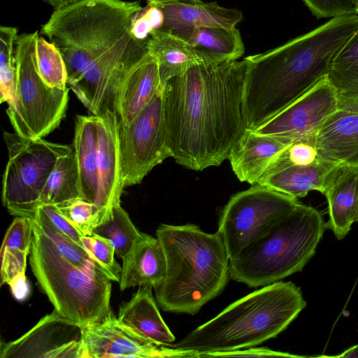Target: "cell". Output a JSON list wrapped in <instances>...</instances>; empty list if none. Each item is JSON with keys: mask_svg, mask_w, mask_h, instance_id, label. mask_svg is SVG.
Returning a JSON list of instances; mask_svg holds the SVG:
<instances>
[{"mask_svg": "<svg viewBox=\"0 0 358 358\" xmlns=\"http://www.w3.org/2000/svg\"><path fill=\"white\" fill-rule=\"evenodd\" d=\"M247 61L197 63L163 86L171 157L194 171L220 166L247 129Z\"/></svg>", "mask_w": 358, "mask_h": 358, "instance_id": "obj_1", "label": "cell"}, {"mask_svg": "<svg viewBox=\"0 0 358 358\" xmlns=\"http://www.w3.org/2000/svg\"><path fill=\"white\" fill-rule=\"evenodd\" d=\"M139 1L81 0L55 9L40 34L60 51L75 94L111 85L149 56L148 40L130 31Z\"/></svg>", "mask_w": 358, "mask_h": 358, "instance_id": "obj_2", "label": "cell"}, {"mask_svg": "<svg viewBox=\"0 0 358 358\" xmlns=\"http://www.w3.org/2000/svg\"><path fill=\"white\" fill-rule=\"evenodd\" d=\"M358 28V14L333 17L315 29L247 61L243 104L247 129L268 122L327 77Z\"/></svg>", "mask_w": 358, "mask_h": 358, "instance_id": "obj_3", "label": "cell"}, {"mask_svg": "<svg viewBox=\"0 0 358 358\" xmlns=\"http://www.w3.org/2000/svg\"><path fill=\"white\" fill-rule=\"evenodd\" d=\"M166 258L162 283L155 289L166 312L196 314L224 289L229 257L220 234L203 231L198 225L161 224L156 231Z\"/></svg>", "mask_w": 358, "mask_h": 358, "instance_id": "obj_4", "label": "cell"}, {"mask_svg": "<svg viewBox=\"0 0 358 358\" xmlns=\"http://www.w3.org/2000/svg\"><path fill=\"white\" fill-rule=\"evenodd\" d=\"M301 288L275 282L233 302L169 347L201 355L257 346L283 331L306 306Z\"/></svg>", "mask_w": 358, "mask_h": 358, "instance_id": "obj_5", "label": "cell"}, {"mask_svg": "<svg viewBox=\"0 0 358 358\" xmlns=\"http://www.w3.org/2000/svg\"><path fill=\"white\" fill-rule=\"evenodd\" d=\"M326 229L322 213L300 202L229 261L230 278L257 287L301 271L315 255Z\"/></svg>", "mask_w": 358, "mask_h": 358, "instance_id": "obj_6", "label": "cell"}, {"mask_svg": "<svg viewBox=\"0 0 358 358\" xmlns=\"http://www.w3.org/2000/svg\"><path fill=\"white\" fill-rule=\"evenodd\" d=\"M29 264L41 290L61 315L85 327L112 314L111 280L87 275L62 257L31 219Z\"/></svg>", "mask_w": 358, "mask_h": 358, "instance_id": "obj_7", "label": "cell"}, {"mask_svg": "<svg viewBox=\"0 0 358 358\" xmlns=\"http://www.w3.org/2000/svg\"><path fill=\"white\" fill-rule=\"evenodd\" d=\"M38 31L19 34L15 41L17 85L15 101L7 114L20 136L43 138L59 125L69 101V88L48 87L40 77L35 61V43Z\"/></svg>", "mask_w": 358, "mask_h": 358, "instance_id": "obj_8", "label": "cell"}, {"mask_svg": "<svg viewBox=\"0 0 358 358\" xmlns=\"http://www.w3.org/2000/svg\"><path fill=\"white\" fill-rule=\"evenodd\" d=\"M8 161L2 178V202L10 214L32 218L40 197L58 159L73 151V145L26 139L4 132Z\"/></svg>", "mask_w": 358, "mask_h": 358, "instance_id": "obj_9", "label": "cell"}, {"mask_svg": "<svg viewBox=\"0 0 358 358\" xmlns=\"http://www.w3.org/2000/svg\"><path fill=\"white\" fill-rule=\"evenodd\" d=\"M299 203L297 198L257 184L233 195L222 209L217 230L229 260L236 259Z\"/></svg>", "mask_w": 358, "mask_h": 358, "instance_id": "obj_10", "label": "cell"}, {"mask_svg": "<svg viewBox=\"0 0 358 358\" xmlns=\"http://www.w3.org/2000/svg\"><path fill=\"white\" fill-rule=\"evenodd\" d=\"M118 127L124 187L140 183L155 166L171 157L162 86L130 124Z\"/></svg>", "mask_w": 358, "mask_h": 358, "instance_id": "obj_11", "label": "cell"}, {"mask_svg": "<svg viewBox=\"0 0 358 358\" xmlns=\"http://www.w3.org/2000/svg\"><path fill=\"white\" fill-rule=\"evenodd\" d=\"M84 326L55 310L19 338L1 343V358H87Z\"/></svg>", "mask_w": 358, "mask_h": 358, "instance_id": "obj_12", "label": "cell"}, {"mask_svg": "<svg viewBox=\"0 0 358 358\" xmlns=\"http://www.w3.org/2000/svg\"><path fill=\"white\" fill-rule=\"evenodd\" d=\"M87 358H201L194 350L157 345L122 323L113 314L84 327Z\"/></svg>", "mask_w": 358, "mask_h": 358, "instance_id": "obj_13", "label": "cell"}, {"mask_svg": "<svg viewBox=\"0 0 358 358\" xmlns=\"http://www.w3.org/2000/svg\"><path fill=\"white\" fill-rule=\"evenodd\" d=\"M338 106L337 92L325 77L253 131L292 140L315 137L324 121L338 109Z\"/></svg>", "mask_w": 358, "mask_h": 358, "instance_id": "obj_14", "label": "cell"}, {"mask_svg": "<svg viewBox=\"0 0 358 358\" xmlns=\"http://www.w3.org/2000/svg\"><path fill=\"white\" fill-rule=\"evenodd\" d=\"M164 13V22L159 30L176 36L202 27H236L243 19L236 8L222 6L216 1L202 0H146Z\"/></svg>", "mask_w": 358, "mask_h": 358, "instance_id": "obj_15", "label": "cell"}, {"mask_svg": "<svg viewBox=\"0 0 358 358\" xmlns=\"http://www.w3.org/2000/svg\"><path fill=\"white\" fill-rule=\"evenodd\" d=\"M97 116L99 190L95 204L108 213L120 203L121 173L118 120L115 111Z\"/></svg>", "mask_w": 358, "mask_h": 358, "instance_id": "obj_16", "label": "cell"}, {"mask_svg": "<svg viewBox=\"0 0 358 358\" xmlns=\"http://www.w3.org/2000/svg\"><path fill=\"white\" fill-rule=\"evenodd\" d=\"M293 141L247 129L231 149L228 159L240 181L256 185L275 157Z\"/></svg>", "mask_w": 358, "mask_h": 358, "instance_id": "obj_17", "label": "cell"}, {"mask_svg": "<svg viewBox=\"0 0 358 358\" xmlns=\"http://www.w3.org/2000/svg\"><path fill=\"white\" fill-rule=\"evenodd\" d=\"M314 142L320 158L358 167V113L338 108L317 130Z\"/></svg>", "mask_w": 358, "mask_h": 358, "instance_id": "obj_18", "label": "cell"}, {"mask_svg": "<svg viewBox=\"0 0 358 358\" xmlns=\"http://www.w3.org/2000/svg\"><path fill=\"white\" fill-rule=\"evenodd\" d=\"M323 194L328 203L326 227L341 240L355 222L358 206V167L338 165L331 173Z\"/></svg>", "mask_w": 358, "mask_h": 358, "instance_id": "obj_19", "label": "cell"}, {"mask_svg": "<svg viewBox=\"0 0 358 358\" xmlns=\"http://www.w3.org/2000/svg\"><path fill=\"white\" fill-rule=\"evenodd\" d=\"M120 289L150 286L155 289L163 282L166 269L165 255L157 238L143 233L122 259Z\"/></svg>", "mask_w": 358, "mask_h": 358, "instance_id": "obj_20", "label": "cell"}, {"mask_svg": "<svg viewBox=\"0 0 358 358\" xmlns=\"http://www.w3.org/2000/svg\"><path fill=\"white\" fill-rule=\"evenodd\" d=\"M152 289L150 286L139 287L131 299L120 306L117 317L152 343L170 346L176 338L160 315Z\"/></svg>", "mask_w": 358, "mask_h": 358, "instance_id": "obj_21", "label": "cell"}, {"mask_svg": "<svg viewBox=\"0 0 358 358\" xmlns=\"http://www.w3.org/2000/svg\"><path fill=\"white\" fill-rule=\"evenodd\" d=\"M161 87L157 62L150 55L129 75L117 93L115 112L119 125L130 124Z\"/></svg>", "mask_w": 358, "mask_h": 358, "instance_id": "obj_22", "label": "cell"}, {"mask_svg": "<svg viewBox=\"0 0 358 358\" xmlns=\"http://www.w3.org/2000/svg\"><path fill=\"white\" fill-rule=\"evenodd\" d=\"M338 165L319 157L309 165L289 166L279 169L262 178L257 185L297 199L306 196L313 190L323 194L331 173Z\"/></svg>", "mask_w": 358, "mask_h": 358, "instance_id": "obj_23", "label": "cell"}, {"mask_svg": "<svg viewBox=\"0 0 358 358\" xmlns=\"http://www.w3.org/2000/svg\"><path fill=\"white\" fill-rule=\"evenodd\" d=\"M177 37L187 42L204 63L238 60L245 52L244 43L236 27H202L185 31Z\"/></svg>", "mask_w": 358, "mask_h": 358, "instance_id": "obj_24", "label": "cell"}, {"mask_svg": "<svg viewBox=\"0 0 358 358\" xmlns=\"http://www.w3.org/2000/svg\"><path fill=\"white\" fill-rule=\"evenodd\" d=\"M73 149L83 199L95 204L99 190L97 116L76 117Z\"/></svg>", "mask_w": 358, "mask_h": 358, "instance_id": "obj_25", "label": "cell"}, {"mask_svg": "<svg viewBox=\"0 0 358 358\" xmlns=\"http://www.w3.org/2000/svg\"><path fill=\"white\" fill-rule=\"evenodd\" d=\"M148 48L157 62L162 86L190 66L203 62L187 42L161 30L151 32Z\"/></svg>", "mask_w": 358, "mask_h": 358, "instance_id": "obj_26", "label": "cell"}, {"mask_svg": "<svg viewBox=\"0 0 358 358\" xmlns=\"http://www.w3.org/2000/svg\"><path fill=\"white\" fill-rule=\"evenodd\" d=\"M83 198L76 154L73 151L59 157L42 191L39 206H56Z\"/></svg>", "mask_w": 358, "mask_h": 358, "instance_id": "obj_27", "label": "cell"}, {"mask_svg": "<svg viewBox=\"0 0 358 358\" xmlns=\"http://www.w3.org/2000/svg\"><path fill=\"white\" fill-rule=\"evenodd\" d=\"M327 78L339 101L358 100V28L333 59Z\"/></svg>", "mask_w": 358, "mask_h": 358, "instance_id": "obj_28", "label": "cell"}, {"mask_svg": "<svg viewBox=\"0 0 358 358\" xmlns=\"http://www.w3.org/2000/svg\"><path fill=\"white\" fill-rule=\"evenodd\" d=\"M142 234L136 229L120 203L113 206L106 217L92 231V235L110 241L115 254L121 259L127 255Z\"/></svg>", "mask_w": 358, "mask_h": 358, "instance_id": "obj_29", "label": "cell"}, {"mask_svg": "<svg viewBox=\"0 0 358 358\" xmlns=\"http://www.w3.org/2000/svg\"><path fill=\"white\" fill-rule=\"evenodd\" d=\"M34 221L51 240L57 252L87 275L97 279H110L103 268L80 243L55 230L43 219L34 217Z\"/></svg>", "mask_w": 358, "mask_h": 358, "instance_id": "obj_30", "label": "cell"}, {"mask_svg": "<svg viewBox=\"0 0 358 358\" xmlns=\"http://www.w3.org/2000/svg\"><path fill=\"white\" fill-rule=\"evenodd\" d=\"M17 29L0 27V100L8 106L15 101L17 85V66L15 56Z\"/></svg>", "mask_w": 358, "mask_h": 358, "instance_id": "obj_31", "label": "cell"}, {"mask_svg": "<svg viewBox=\"0 0 358 358\" xmlns=\"http://www.w3.org/2000/svg\"><path fill=\"white\" fill-rule=\"evenodd\" d=\"M35 61L40 77L48 87L68 88L66 64L60 51L40 34L35 43Z\"/></svg>", "mask_w": 358, "mask_h": 358, "instance_id": "obj_32", "label": "cell"}, {"mask_svg": "<svg viewBox=\"0 0 358 358\" xmlns=\"http://www.w3.org/2000/svg\"><path fill=\"white\" fill-rule=\"evenodd\" d=\"M57 208L83 236L92 235L94 228L106 217L110 210L106 213L94 203L83 198L72 200Z\"/></svg>", "mask_w": 358, "mask_h": 358, "instance_id": "obj_33", "label": "cell"}, {"mask_svg": "<svg viewBox=\"0 0 358 358\" xmlns=\"http://www.w3.org/2000/svg\"><path fill=\"white\" fill-rule=\"evenodd\" d=\"M314 138H301L293 141L272 162L262 178L289 166L314 163L319 158Z\"/></svg>", "mask_w": 358, "mask_h": 358, "instance_id": "obj_34", "label": "cell"}, {"mask_svg": "<svg viewBox=\"0 0 358 358\" xmlns=\"http://www.w3.org/2000/svg\"><path fill=\"white\" fill-rule=\"evenodd\" d=\"M81 245L103 268L111 281L120 282L122 266L115 261L112 243L99 236H83Z\"/></svg>", "mask_w": 358, "mask_h": 358, "instance_id": "obj_35", "label": "cell"}, {"mask_svg": "<svg viewBox=\"0 0 358 358\" xmlns=\"http://www.w3.org/2000/svg\"><path fill=\"white\" fill-rule=\"evenodd\" d=\"M146 3L145 7L133 15L130 22L131 34L139 41L148 40L151 32L160 29L164 22L163 12L157 6Z\"/></svg>", "mask_w": 358, "mask_h": 358, "instance_id": "obj_36", "label": "cell"}, {"mask_svg": "<svg viewBox=\"0 0 358 358\" xmlns=\"http://www.w3.org/2000/svg\"><path fill=\"white\" fill-rule=\"evenodd\" d=\"M33 238V224L31 218L16 216L8 228L1 250L17 249L30 252Z\"/></svg>", "mask_w": 358, "mask_h": 358, "instance_id": "obj_37", "label": "cell"}, {"mask_svg": "<svg viewBox=\"0 0 358 358\" xmlns=\"http://www.w3.org/2000/svg\"><path fill=\"white\" fill-rule=\"evenodd\" d=\"M34 217L43 219L58 232L81 244L83 234L59 211L56 206L40 205Z\"/></svg>", "mask_w": 358, "mask_h": 358, "instance_id": "obj_38", "label": "cell"}, {"mask_svg": "<svg viewBox=\"0 0 358 358\" xmlns=\"http://www.w3.org/2000/svg\"><path fill=\"white\" fill-rule=\"evenodd\" d=\"M317 18L357 14L355 0H303Z\"/></svg>", "mask_w": 358, "mask_h": 358, "instance_id": "obj_39", "label": "cell"}, {"mask_svg": "<svg viewBox=\"0 0 358 358\" xmlns=\"http://www.w3.org/2000/svg\"><path fill=\"white\" fill-rule=\"evenodd\" d=\"M29 253L17 249L1 250V285L25 274L27 259Z\"/></svg>", "mask_w": 358, "mask_h": 358, "instance_id": "obj_40", "label": "cell"}, {"mask_svg": "<svg viewBox=\"0 0 358 358\" xmlns=\"http://www.w3.org/2000/svg\"><path fill=\"white\" fill-rule=\"evenodd\" d=\"M299 357L301 356L292 355L287 352L275 351L268 348L251 347L229 352H218L205 354L203 357Z\"/></svg>", "mask_w": 358, "mask_h": 358, "instance_id": "obj_41", "label": "cell"}, {"mask_svg": "<svg viewBox=\"0 0 358 358\" xmlns=\"http://www.w3.org/2000/svg\"><path fill=\"white\" fill-rule=\"evenodd\" d=\"M13 296L18 301L25 299L29 293V286L25 274L20 275L8 283Z\"/></svg>", "mask_w": 358, "mask_h": 358, "instance_id": "obj_42", "label": "cell"}, {"mask_svg": "<svg viewBox=\"0 0 358 358\" xmlns=\"http://www.w3.org/2000/svg\"><path fill=\"white\" fill-rule=\"evenodd\" d=\"M44 2L48 3L54 9H57L62 8L64 6H68L73 3L81 1V0H43Z\"/></svg>", "mask_w": 358, "mask_h": 358, "instance_id": "obj_43", "label": "cell"}, {"mask_svg": "<svg viewBox=\"0 0 358 358\" xmlns=\"http://www.w3.org/2000/svg\"><path fill=\"white\" fill-rule=\"evenodd\" d=\"M335 357H347V358H358V345H354L338 355L334 356Z\"/></svg>", "mask_w": 358, "mask_h": 358, "instance_id": "obj_44", "label": "cell"}, {"mask_svg": "<svg viewBox=\"0 0 358 358\" xmlns=\"http://www.w3.org/2000/svg\"><path fill=\"white\" fill-rule=\"evenodd\" d=\"M358 222V206H357V210L356 215L355 217V222Z\"/></svg>", "mask_w": 358, "mask_h": 358, "instance_id": "obj_45", "label": "cell"}, {"mask_svg": "<svg viewBox=\"0 0 358 358\" xmlns=\"http://www.w3.org/2000/svg\"><path fill=\"white\" fill-rule=\"evenodd\" d=\"M355 4H356L357 11V14H358V0H355Z\"/></svg>", "mask_w": 358, "mask_h": 358, "instance_id": "obj_46", "label": "cell"}]
</instances>
